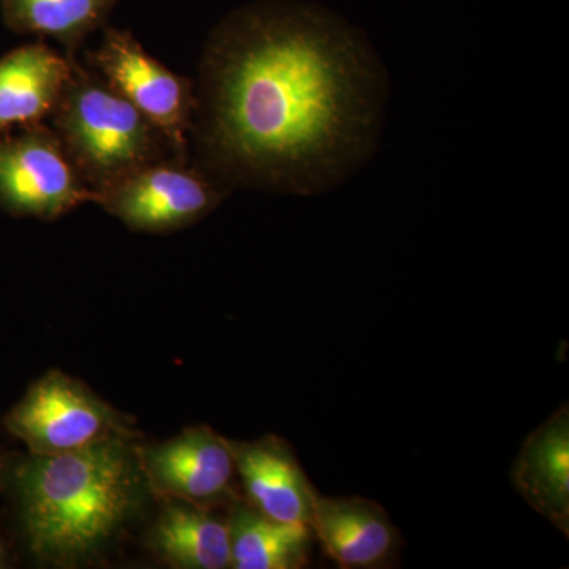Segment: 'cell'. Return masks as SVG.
Listing matches in <instances>:
<instances>
[{
    "mask_svg": "<svg viewBox=\"0 0 569 569\" xmlns=\"http://www.w3.org/2000/svg\"><path fill=\"white\" fill-rule=\"evenodd\" d=\"M194 167L220 187L325 193L377 152L389 99L365 33L317 6L257 2L206 41L194 81Z\"/></svg>",
    "mask_w": 569,
    "mask_h": 569,
    "instance_id": "6da1fadb",
    "label": "cell"
},
{
    "mask_svg": "<svg viewBox=\"0 0 569 569\" xmlns=\"http://www.w3.org/2000/svg\"><path fill=\"white\" fill-rule=\"evenodd\" d=\"M11 478L33 556L71 567L99 552L126 526L137 508L142 473L130 433H119L69 455H31Z\"/></svg>",
    "mask_w": 569,
    "mask_h": 569,
    "instance_id": "7a4b0ae2",
    "label": "cell"
},
{
    "mask_svg": "<svg viewBox=\"0 0 569 569\" xmlns=\"http://www.w3.org/2000/svg\"><path fill=\"white\" fill-rule=\"evenodd\" d=\"M50 119L52 132L92 192L148 164L179 159L151 119L77 59Z\"/></svg>",
    "mask_w": 569,
    "mask_h": 569,
    "instance_id": "3957f363",
    "label": "cell"
},
{
    "mask_svg": "<svg viewBox=\"0 0 569 569\" xmlns=\"http://www.w3.org/2000/svg\"><path fill=\"white\" fill-rule=\"evenodd\" d=\"M230 194L190 160L171 157L93 192L92 203L129 230L168 234L206 219Z\"/></svg>",
    "mask_w": 569,
    "mask_h": 569,
    "instance_id": "277c9868",
    "label": "cell"
},
{
    "mask_svg": "<svg viewBox=\"0 0 569 569\" xmlns=\"http://www.w3.org/2000/svg\"><path fill=\"white\" fill-rule=\"evenodd\" d=\"M51 127H18L0 133V209L11 217L52 222L74 208L92 203Z\"/></svg>",
    "mask_w": 569,
    "mask_h": 569,
    "instance_id": "5b68a950",
    "label": "cell"
},
{
    "mask_svg": "<svg viewBox=\"0 0 569 569\" xmlns=\"http://www.w3.org/2000/svg\"><path fill=\"white\" fill-rule=\"evenodd\" d=\"M6 426L36 456L69 455L130 433L118 411L59 370L29 388L7 415Z\"/></svg>",
    "mask_w": 569,
    "mask_h": 569,
    "instance_id": "8992f818",
    "label": "cell"
},
{
    "mask_svg": "<svg viewBox=\"0 0 569 569\" xmlns=\"http://www.w3.org/2000/svg\"><path fill=\"white\" fill-rule=\"evenodd\" d=\"M86 62L162 130L179 159L190 160L197 104L192 78L174 73L152 58L132 32L114 28H104L102 43L86 51Z\"/></svg>",
    "mask_w": 569,
    "mask_h": 569,
    "instance_id": "52a82bcc",
    "label": "cell"
},
{
    "mask_svg": "<svg viewBox=\"0 0 569 569\" xmlns=\"http://www.w3.org/2000/svg\"><path fill=\"white\" fill-rule=\"evenodd\" d=\"M142 479L157 496L193 507L219 509L239 500L230 440L194 426L164 443L137 449Z\"/></svg>",
    "mask_w": 569,
    "mask_h": 569,
    "instance_id": "ba28073f",
    "label": "cell"
},
{
    "mask_svg": "<svg viewBox=\"0 0 569 569\" xmlns=\"http://www.w3.org/2000/svg\"><path fill=\"white\" fill-rule=\"evenodd\" d=\"M310 529L340 568H389L399 556V531L383 507L367 498L318 493Z\"/></svg>",
    "mask_w": 569,
    "mask_h": 569,
    "instance_id": "9c48e42d",
    "label": "cell"
},
{
    "mask_svg": "<svg viewBox=\"0 0 569 569\" xmlns=\"http://www.w3.org/2000/svg\"><path fill=\"white\" fill-rule=\"evenodd\" d=\"M230 445L246 500L269 518L310 527L318 492L293 448L276 436Z\"/></svg>",
    "mask_w": 569,
    "mask_h": 569,
    "instance_id": "30bf717a",
    "label": "cell"
},
{
    "mask_svg": "<svg viewBox=\"0 0 569 569\" xmlns=\"http://www.w3.org/2000/svg\"><path fill=\"white\" fill-rule=\"evenodd\" d=\"M520 497L569 537V410L567 403L523 441L511 468Z\"/></svg>",
    "mask_w": 569,
    "mask_h": 569,
    "instance_id": "8fae6325",
    "label": "cell"
},
{
    "mask_svg": "<svg viewBox=\"0 0 569 569\" xmlns=\"http://www.w3.org/2000/svg\"><path fill=\"white\" fill-rule=\"evenodd\" d=\"M43 41L0 58V133L51 118L69 81L71 62Z\"/></svg>",
    "mask_w": 569,
    "mask_h": 569,
    "instance_id": "7c38bea8",
    "label": "cell"
},
{
    "mask_svg": "<svg viewBox=\"0 0 569 569\" xmlns=\"http://www.w3.org/2000/svg\"><path fill=\"white\" fill-rule=\"evenodd\" d=\"M231 568L301 569L310 563L313 531L306 523L282 522L258 511L246 498L230 507Z\"/></svg>",
    "mask_w": 569,
    "mask_h": 569,
    "instance_id": "4fadbf2b",
    "label": "cell"
},
{
    "mask_svg": "<svg viewBox=\"0 0 569 569\" xmlns=\"http://www.w3.org/2000/svg\"><path fill=\"white\" fill-rule=\"evenodd\" d=\"M153 552L181 569L231 568L228 519L212 509L171 501L163 508L151 533Z\"/></svg>",
    "mask_w": 569,
    "mask_h": 569,
    "instance_id": "5bb4252c",
    "label": "cell"
},
{
    "mask_svg": "<svg viewBox=\"0 0 569 569\" xmlns=\"http://www.w3.org/2000/svg\"><path fill=\"white\" fill-rule=\"evenodd\" d=\"M119 0H0L3 24L18 36L51 37L69 59L107 26Z\"/></svg>",
    "mask_w": 569,
    "mask_h": 569,
    "instance_id": "9a60e30c",
    "label": "cell"
},
{
    "mask_svg": "<svg viewBox=\"0 0 569 569\" xmlns=\"http://www.w3.org/2000/svg\"><path fill=\"white\" fill-rule=\"evenodd\" d=\"M6 546H3L2 539H0V568L6 567Z\"/></svg>",
    "mask_w": 569,
    "mask_h": 569,
    "instance_id": "2e32d148",
    "label": "cell"
}]
</instances>
